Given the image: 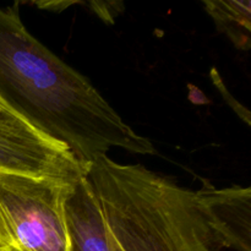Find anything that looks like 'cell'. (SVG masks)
<instances>
[{
	"label": "cell",
	"instance_id": "8fae6325",
	"mask_svg": "<svg viewBox=\"0 0 251 251\" xmlns=\"http://www.w3.org/2000/svg\"><path fill=\"white\" fill-rule=\"evenodd\" d=\"M0 251H16L14 249H0Z\"/></svg>",
	"mask_w": 251,
	"mask_h": 251
},
{
	"label": "cell",
	"instance_id": "8992f818",
	"mask_svg": "<svg viewBox=\"0 0 251 251\" xmlns=\"http://www.w3.org/2000/svg\"><path fill=\"white\" fill-rule=\"evenodd\" d=\"M64 210L71 251H124L108 227L87 176L70 183Z\"/></svg>",
	"mask_w": 251,
	"mask_h": 251
},
{
	"label": "cell",
	"instance_id": "ba28073f",
	"mask_svg": "<svg viewBox=\"0 0 251 251\" xmlns=\"http://www.w3.org/2000/svg\"><path fill=\"white\" fill-rule=\"evenodd\" d=\"M0 130L17 132V134L24 135H38V136H43L38 131H36L28 123L25 122L20 115L12 112L1 100H0Z\"/></svg>",
	"mask_w": 251,
	"mask_h": 251
},
{
	"label": "cell",
	"instance_id": "3957f363",
	"mask_svg": "<svg viewBox=\"0 0 251 251\" xmlns=\"http://www.w3.org/2000/svg\"><path fill=\"white\" fill-rule=\"evenodd\" d=\"M73 181L0 174V212L16 251H71L66 191Z\"/></svg>",
	"mask_w": 251,
	"mask_h": 251
},
{
	"label": "cell",
	"instance_id": "6da1fadb",
	"mask_svg": "<svg viewBox=\"0 0 251 251\" xmlns=\"http://www.w3.org/2000/svg\"><path fill=\"white\" fill-rule=\"evenodd\" d=\"M19 6L0 7V100L87 166L110 149L156 154L85 76L27 31Z\"/></svg>",
	"mask_w": 251,
	"mask_h": 251
},
{
	"label": "cell",
	"instance_id": "7a4b0ae2",
	"mask_svg": "<svg viewBox=\"0 0 251 251\" xmlns=\"http://www.w3.org/2000/svg\"><path fill=\"white\" fill-rule=\"evenodd\" d=\"M87 179L124 251L222 250L195 191L108 156L90 164Z\"/></svg>",
	"mask_w": 251,
	"mask_h": 251
},
{
	"label": "cell",
	"instance_id": "277c9868",
	"mask_svg": "<svg viewBox=\"0 0 251 251\" xmlns=\"http://www.w3.org/2000/svg\"><path fill=\"white\" fill-rule=\"evenodd\" d=\"M88 168L59 142L0 130V174L74 181L87 176Z\"/></svg>",
	"mask_w": 251,
	"mask_h": 251
},
{
	"label": "cell",
	"instance_id": "52a82bcc",
	"mask_svg": "<svg viewBox=\"0 0 251 251\" xmlns=\"http://www.w3.org/2000/svg\"><path fill=\"white\" fill-rule=\"evenodd\" d=\"M202 4L218 31L226 34L235 48L249 50L251 47L250 0H205Z\"/></svg>",
	"mask_w": 251,
	"mask_h": 251
},
{
	"label": "cell",
	"instance_id": "9c48e42d",
	"mask_svg": "<svg viewBox=\"0 0 251 251\" xmlns=\"http://www.w3.org/2000/svg\"><path fill=\"white\" fill-rule=\"evenodd\" d=\"M211 76H212V78H213V82H215L216 86L218 87V91L222 93V97H230V93L228 92L227 87H226V85L223 83V81L221 80V77L218 76L217 71H216L215 69H212V71H211ZM227 103L233 108V109L235 110V113H237V114L239 115V117L242 118L245 123H247V125H250L249 110L245 109L244 107H240V104L237 102V100H232L230 98H227Z\"/></svg>",
	"mask_w": 251,
	"mask_h": 251
},
{
	"label": "cell",
	"instance_id": "30bf717a",
	"mask_svg": "<svg viewBox=\"0 0 251 251\" xmlns=\"http://www.w3.org/2000/svg\"><path fill=\"white\" fill-rule=\"evenodd\" d=\"M0 249H14V243H12L11 235L7 230L6 223H5L4 217L0 212Z\"/></svg>",
	"mask_w": 251,
	"mask_h": 251
},
{
	"label": "cell",
	"instance_id": "5b68a950",
	"mask_svg": "<svg viewBox=\"0 0 251 251\" xmlns=\"http://www.w3.org/2000/svg\"><path fill=\"white\" fill-rule=\"evenodd\" d=\"M221 248L251 251V190L203 186L195 191Z\"/></svg>",
	"mask_w": 251,
	"mask_h": 251
}]
</instances>
